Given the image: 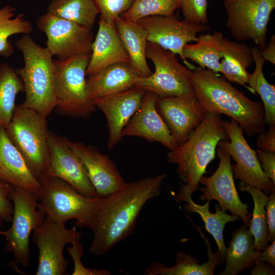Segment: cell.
Here are the masks:
<instances>
[{
    "label": "cell",
    "instance_id": "6da1fadb",
    "mask_svg": "<svg viewBox=\"0 0 275 275\" xmlns=\"http://www.w3.org/2000/svg\"><path fill=\"white\" fill-rule=\"evenodd\" d=\"M167 174L126 182L120 189L101 198L91 230L93 238L89 252L93 255L106 253L133 232L146 203L158 196Z\"/></svg>",
    "mask_w": 275,
    "mask_h": 275
},
{
    "label": "cell",
    "instance_id": "7a4b0ae2",
    "mask_svg": "<svg viewBox=\"0 0 275 275\" xmlns=\"http://www.w3.org/2000/svg\"><path fill=\"white\" fill-rule=\"evenodd\" d=\"M194 93L207 113L225 114L236 121L249 138L264 131V109L232 86L224 77L196 67L191 70Z\"/></svg>",
    "mask_w": 275,
    "mask_h": 275
},
{
    "label": "cell",
    "instance_id": "3957f363",
    "mask_svg": "<svg viewBox=\"0 0 275 275\" xmlns=\"http://www.w3.org/2000/svg\"><path fill=\"white\" fill-rule=\"evenodd\" d=\"M221 114L207 113L188 140L167 155L171 163L177 165V172L182 185L175 198L191 197L198 189L199 181L208 164L215 158L219 141L228 140Z\"/></svg>",
    "mask_w": 275,
    "mask_h": 275
},
{
    "label": "cell",
    "instance_id": "277c9868",
    "mask_svg": "<svg viewBox=\"0 0 275 275\" xmlns=\"http://www.w3.org/2000/svg\"><path fill=\"white\" fill-rule=\"evenodd\" d=\"M15 44L24 63L22 68L15 69L25 92L24 100L19 105L47 118L57 106L52 56L46 47L37 44L28 34L23 35Z\"/></svg>",
    "mask_w": 275,
    "mask_h": 275
},
{
    "label": "cell",
    "instance_id": "5b68a950",
    "mask_svg": "<svg viewBox=\"0 0 275 275\" xmlns=\"http://www.w3.org/2000/svg\"><path fill=\"white\" fill-rule=\"evenodd\" d=\"M38 180L41 190L38 208L46 216L64 225L74 219L78 227L91 229L101 198L86 196L56 177L43 174Z\"/></svg>",
    "mask_w": 275,
    "mask_h": 275
},
{
    "label": "cell",
    "instance_id": "8992f818",
    "mask_svg": "<svg viewBox=\"0 0 275 275\" xmlns=\"http://www.w3.org/2000/svg\"><path fill=\"white\" fill-rule=\"evenodd\" d=\"M5 128L34 176L38 179L45 174L49 160L46 117L18 105Z\"/></svg>",
    "mask_w": 275,
    "mask_h": 275
},
{
    "label": "cell",
    "instance_id": "52a82bcc",
    "mask_svg": "<svg viewBox=\"0 0 275 275\" xmlns=\"http://www.w3.org/2000/svg\"><path fill=\"white\" fill-rule=\"evenodd\" d=\"M90 57L85 55L66 61L54 60L56 107L63 115L87 118L96 109L90 98L86 78Z\"/></svg>",
    "mask_w": 275,
    "mask_h": 275
},
{
    "label": "cell",
    "instance_id": "ba28073f",
    "mask_svg": "<svg viewBox=\"0 0 275 275\" xmlns=\"http://www.w3.org/2000/svg\"><path fill=\"white\" fill-rule=\"evenodd\" d=\"M13 204L12 225L4 231L6 240L4 250L12 253L14 260L11 266L30 264L29 240L32 232L43 221L45 215L38 208V195L19 187H14L10 195Z\"/></svg>",
    "mask_w": 275,
    "mask_h": 275
},
{
    "label": "cell",
    "instance_id": "9c48e42d",
    "mask_svg": "<svg viewBox=\"0 0 275 275\" xmlns=\"http://www.w3.org/2000/svg\"><path fill=\"white\" fill-rule=\"evenodd\" d=\"M146 56L152 61L155 71L148 77H139L135 86L160 98L194 93L190 82L191 70L179 62L176 54L148 41Z\"/></svg>",
    "mask_w": 275,
    "mask_h": 275
},
{
    "label": "cell",
    "instance_id": "30bf717a",
    "mask_svg": "<svg viewBox=\"0 0 275 275\" xmlns=\"http://www.w3.org/2000/svg\"><path fill=\"white\" fill-rule=\"evenodd\" d=\"M226 27L238 42L252 40L260 51L267 45L268 24L275 0H224Z\"/></svg>",
    "mask_w": 275,
    "mask_h": 275
},
{
    "label": "cell",
    "instance_id": "8fae6325",
    "mask_svg": "<svg viewBox=\"0 0 275 275\" xmlns=\"http://www.w3.org/2000/svg\"><path fill=\"white\" fill-rule=\"evenodd\" d=\"M32 240L39 250L36 275H63L69 262L64 256L67 243L79 241L82 236L75 227L67 229L61 224L46 216L33 231Z\"/></svg>",
    "mask_w": 275,
    "mask_h": 275
},
{
    "label": "cell",
    "instance_id": "7c38bea8",
    "mask_svg": "<svg viewBox=\"0 0 275 275\" xmlns=\"http://www.w3.org/2000/svg\"><path fill=\"white\" fill-rule=\"evenodd\" d=\"M228 140L219 142L218 146L224 149L235 161L231 164L233 177L266 195L275 191V183L264 173L256 151L251 148L243 134L242 127L235 120L223 121Z\"/></svg>",
    "mask_w": 275,
    "mask_h": 275
},
{
    "label": "cell",
    "instance_id": "4fadbf2b",
    "mask_svg": "<svg viewBox=\"0 0 275 275\" xmlns=\"http://www.w3.org/2000/svg\"><path fill=\"white\" fill-rule=\"evenodd\" d=\"M37 26L46 35V47L58 60L91 55L93 41L91 30L47 12L38 18Z\"/></svg>",
    "mask_w": 275,
    "mask_h": 275
},
{
    "label": "cell",
    "instance_id": "5bb4252c",
    "mask_svg": "<svg viewBox=\"0 0 275 275\" xmlns=\"http://www.w3.org/2000/svg\"><path fill=\"white\" fill-rule=\"evenodd\" d=\"M147 32V41L178 54L186 67L193 70L196 67L184 59L182 55L184 46L198 40L197 35L210 31L207 24L195 23L173 16L154 15L146 17L137 21Z\"/></svg>",
    "mask_w": 275,
    "mask_h": 275
},
{
    "label": "cell",
    "instance_id": "9a60e30c",
    "mask_svg": "<svg viewBox=\"0 0 275 275\" xmlns=\"http://www.w3.org/2000/svg\"><path fill=\"white\" fill-rule=\"evenodd\" d=\"M217 155L219 163L216 170L210 176H203L200 179L199 183L204 186L199 188L203 193L200 198L202 201L216 200L222 210L230 211L249 227L252 215L248 211V205L241 201L236 190L231 170V157L219 146Z\"/></svg>",
    "mask_w": 275,
    "mask_h": 275
},
{
    "label": "cell",
    "instance_id": "2e32d148",
    "mask_svg": "<svg viewBox=\"0 0 275 275\" xmlns=\"http://www.w3.org/2000/svg\"><path fill=\"white\" fill-rule=\"evenodd\" d=\"M156 107L177 146L188 140L207 113L194 93L158 97Z\"/></svg>",
    "mask_w": 275,
    "mask_h": 275
},
{
    "label": "cell",
    "instance_id": "e0dca14e",
    "mask_svg": "<svg viewBox=\"0 0 275 275\" xmlns=\"http://www.w3.org/2000/svg\"><path fill=\"white\" fill-rule=\"evenodd\" d=\"M48 141L49 160L44 174L64 180L86 196L97 197L85 167L69 146L68 140L49 131Z\"/></svg>",
    "mask_w": 275,
    "mask_h": 275
},
{
    "label": "cell",
    "instance_id": "ac0fdd59",
    "mask_svg": "<svg viewBox=\"0 0 275 275\" xmlns=\"http://www.w3.org/2000/svg\"><path fill=\"white\" fill-rule=\"evenodd\" d=\"M146 91L136 86L92 100L105 115L108 131L107 148L112 149L122 139L121 132L139 108Z\"/></svg>",
    "mask_w": 275,
    "mask_h": 275
},
{
    "label": "cell",
    "instance_id": "d6986e66",
    "mask_svg": "<svg viewBox=\"0 0 275 275\" xmlns=\"http://www.w3.org/2000/svg\"><path fill=\"white\" fill-rule=\"evenodd\" d=\"M68 144L85 167L97 197L104 198L126 183L112 160L96 147L69 140Z\"/></svg>",
    "mask_w": 275,
    "mask_h": 275
},
{
    "label": "cell",
    "instance_id": "ffe728a7",
    "mask_svg": "<svg viewBox=\"0 0 275 275\" xmlns=\"http://www.w3.org/2000/svg\"><path fill=\"white\" fill-rule=\"evenodd\" d=\"M158 96L146 91L140 107L123 129L121 136H137L149 142H159L169 150L178 146L157 111Z\"/></svg>",
    "mask_w": 275,
    "mask_h": 275
},
{
    "label": "cell",
    "instance_id": "44dd1931",
    "mask_svg": "<svg viewBox=\"0 0 275 275\" xmlns=\"http://www.w3.org/2000/svg\"><path fill=\"white\" fill-rule=\"evenodd\" d=\"M129 63V58L117 32L115 23H109L100 17L98 29L91 45L86 76L97 73L111 65Z\"/></svg>",
    "mask_w": 275,
    "mask_h": 275
},
{
    "label": "cell",
    "instance_id": "7402d4cb",
    "mask_svg": "<svg viewBox=\"0 0 275 275\" xmlns=\"http://www.w3.org/2000/svg\"><path fill=\"white\" fill-rule=\"evenodd\" d=\"M0 178L14 187L38 195L41 185L22 156L9 139L4 127L0 126Z\"/></svg>",
    "mask_w": 275,
    "mask_h": 275
},
{
    "label": "cell",
    "instance_id": "603a6c76",
    "mask_svg": "<svg viewBox=\"0 0 275 275\" xmlns=\"http://www.w3.org/2000/svg\"><path fill=\"white\" fill-rule=\"evenodd\" d=\"M200 236L203 238L207 246L208 261L199 264V260L180 251L176 254L175 265L167 267L158 261L152 262L144 270L145 275H213L215 268L222 263L218 251L212 253L209 240L201 231L199 227L194 225Z\"/></svg>",
    "mask_w": 275,
    "mask_h": 275
},
{
    "label": "cell",
    "instance_id": "cb8c5ba5",
    "mask_svg": "<svg viewBox=\"0 0 275 275\" xmlns=\"http://www.w3.org/2000/svg\"><path fill=\"white\" fill-rule=\"evenodd\" d=\"M139 77L129 63L108 66L87 79L90 98L92 100L130 88L135 86Z\"/></svg>",
    "mask_w": 275,
    "mask_h": 275
},
{
    "label": "cell",
    "instance_id": "d4e9b609",
    "mask_svg": "<svg viewBox=\"0 0 275 275\" xmlns=\"http://www.w3.org/2000/svg\"><path fill=\"white\" fill-rule=\"evenodd\" d=\"M115 24L129 58V64L139 76L147 77L153 72L147 62L146 49L148 32L137 22L116 19Z\"/></svg>",
    "mask_w": 275,
    "mask_h": 275
},
{
    "label": "cell",
    "instance_id": "484cf974",
    "mask_svg": "<svg viewBox=\"0 0 275 275\" xmlns=\"http://www.w3.org/2000/svg\"><path fill=\"white\" fill-rule=\"evenodd\" d=\"M223 58L220 63V72L228 81L246 87L255 92L246 85L251 74L246 68L254 63L251 47L238 41L224 39Z\"/></svg>",
    "mask_w": 275,
    "mask_h": 275
},
{
    "label": "cell",
    "instance_id": "4316f807",
    "mask_svg": "<svg viewBox=\"0 0 275 275\" xmlns=\"http://www.w3.org/2000/svg\"><path fill=\"white\" fill-rule=\"evenodd\" d=\"M246 227L243 225L233 233L226 249L225 269L218 274L237 275L259 259L261 252L255 249L253 236Z\"/></svg>",
    "mask_w": 275,
    "mask_h": 275
},
{
    "label": "cell",
    "instance_id": "83f0119b",
    "mask_svg": "<svg viewBox=\"0 0 275 275\" xmlns=\"http://www.w3.org/2000/svg\"><path fill=\"white\" fill-rule=\"evenodd\" d=\"M194 44H186L182 51L184 59H189L200 68L217 73L220 72V63L223 58L222 50L224 39L223 34L215 31L197 36Z\"/></svg>",
    "mask_w": 275,
    "mask_h": 275
},
{
    "label": "cell",
    "instance_id": "f1b7e54d",
    "mask_svg": "<svg viewBox=\"0 0 275 275\" xmlns=\"http://www.w3.org/2000/svg\"><path fill=\"white\" fill-rule=\"evenodd\" d=\"M178 201H185L187 204L184 205V208L187 212L198 213L204 223V228L214 238L218 248V252L222 260L225 259L226 246L224 242V230L225 225L229 222L240 220V218L234 215H230L222 210L218 205L215 206V212L209 211V202L207 201L203 205L195 203L191 197H183Z\"/></svg>",
    "mask_w": 275,
    "mask_h": 275
},
{
    "label": "cell",
    "instance_id": "f546056e",
    "mask_svg": "<svg viewBox=\"0 0 275 275\" xmlns=\"http://www.w3.org/2000/svg\"><path fill=\"white\" fill-rule=\"evenodd\" d=\"M46 12L91 30L99 11L93 0H51Z\"/></svg>",
    "mask_w": 275,
    "mask_h": 275
},
{
    "label": "cell",
    "instance_id": "4dcf8cb0",
    "mask_svg": "<svg viewBox=\"0 0 275 275\" xmlns=\"http://www.w3.org/2000/svg\"><path fill=\"white\" fill-rule=\"evenodd\" d=\"M255 69L248 80L249 87L261 97L264 109V121L269 126L275 124V86L265 78L263 67L265 60L258 46L251 47Z\"/></svg>",
    "mask_w": 275,
    "mask_h": 275
},
{
    "label": "cell",
    "instance_id": "1f68e13d",
    "mask_svg": "<svg viewBox=\"0 0 275 275\" xmlns=\"http://www.w3.org/2000/svg\"><path fill=\"white\" fill-rule=\"evenodd\" d=\"M239 188L242 191L249 193L253 198L254 208L249 229L254 238L255 249L261 252L268 246L269 242L265 210L269 197L261 189L242 181Z\"/></svg>",
    "mask_w": 275,
    "mask_h": 275
},
{
    "label": "cell",
    "instance_id": "d6a6232c",
    "mask_svg": "<svg viewBox=\"0 0 275 275\" xmlns=\"http://www.w3.org/2000/svg\"><path fill=\"white\" fill-rule=\"evenodd\" d=\"M24 86L15 70L7 63L0 65V126L6 127L11 120L16 107L17 95Z\"/></svg>",
    "mask_w": 275,
    "mask_h": 275
},
{
    "label": "cell",
    "instance_id": "836d02e7",
    "mask_svg": "<svg viewBox=\"0 0 275 275\" xmlns=\"http://www.w3.org/2000/svg\"><path fill=\"white\" fill-rule=\"evenodd\" d=\"M16 9L6 5L0 9V56L10 57L14 52V46L9 38L17 34H29L33 31L32 23L23 13L15 16Z\"/></svg>",
    "mask_w": 275,
    "mask_h": 275
},
{
    "label": "cell",
    "instance_id": "e575fe53",
    "mask_svg": "<svg viewBox=\"0 0 275 275\" xmlns=\"http://www.w3.org/2000/svg\"><path fill=\"white\" fill-rule=\"evenodd\" d=\"M179 8H180L179 0H134L129 8L121 14L120 17L137 22L151 16H173Z\"/></svg>",
    "mask_w": 275,
    "mask_h": 275
},
{
    "label": "cell",
    "instance_id": "d590c367",
    "mask_svg": "<svg viewBox=\"0 0 275 275\" xmlns=\"http://www.w3.org/2000/svg\"><path fill=\"white\" fill-rule=\"evenodd\" d=\"M184 19L195 23L207 24V0H179Z\"/></svg>",
    "mask_w": 275,
    "mask_h": 275
},
{
    "label": "cell",
    "instance_id": "8d00e7d4",
    "mask_svg": "<svg viewBox=\"0 0 275 275\" xmlns=\"http://www.w3.org/2000/svg\"><path fill=\"white\" fill-rule=\"evenodd\" d=\"M97 6L100 17L109 23H114L121 14L127 10L134 0H93Z\"/></svg>",
    "mask_w": 275,
    "mask_h": 275
},
{
    "label": "cell",
    "instance_id": "74e56055",
    "mask_svg": "<svg viewBox=\"0 0 275 275\" xmlns=\"http://www.w3.org/2000/svg\"><path fill=\"white\" fill-rule=\"evenodd\" d=\"M67 251L72 258L74 267L72 275H109L111 272L106 269H92L85 267L82 264L81 258L84 254V249L81 243L74 242L71 246L67 248Z\"/></svg>",
    "mask_w": 275,
    "mask_h": 275
},
{
    "label": "cell",
    "instance_id": "f35d334b",
    "mask_svg": "<svg viewBox=\"0 0 275 275\" xmlns=\"http://www.w3.org/2000/svg\"><path fill=\"white\" fill-rule=\"evenodd\" d=\"M14 186L0 178V217L7 222H11L13 204L10 195Z\"/></svg>",
    "mask_w": 275,
    "mask_h": 275
},
{
    "label": "cell",
    "instance_id": "ab89813d",
    "mask_svg": "<svg viewBox=\"0 0 275 275\" xmlns=\"http://www.w3.org/2000/svg\"><path fill=\"white\" fill-rule=\"evenodd\" d=\"M256 152L264 173L275 183V152L258 149Z\"/></svg>",
    "mask_w": 275,
    "mask_h": 275
},
{
    "label": "cell",
    "instance_id": "60d3db41",
    "mask_svg": "<svg viewBox=\"0 0 275 275\" xmlns=\"http://www.w3.org/2000/svg\"><path fill=\"white\" fill-rule=\"evenodd\" d=\"M257 146L258 149L264 151L275 152V124L270 125L268 130L258 134Z\"/></svg>",
    "mask_w": 275,
    "mask_h": 275
},
{
    "label": "cell",
    "instance_id": "b9f144b4",
    "mask_svg": "<svg viewBox=\"0 0 275 275\" xmlns=\"http://www.w3.org/2000/svg\"><path fill=\"white\" fill-rule=\"evenodd\" d=\"M265 207L269 241L272 242L275 240V191L270 195Z\"/></svg>",
    "mask_w": 275,
    "mask_h": 275
},
{
    "label": "cell",
    "instance_id": "7bdbcfd3",
    "mask_svg": "<svg viewBox=\"0 0 275 275\" xmlns=\"http://www.w3.org/2000/svg\"><path fill=\"white\" fill-rule=\"evenodd\" d=\"M274 267L271 264L257 260L250 268L252 275H274Z\"/></svg>",
    "mask_w": 275,
    "mask_h": 275
},
{
    "label": "cell",
    "instance_id": "ee69618b",
    "mask_svg": "<svg viewBox=\"0 0 275 275\" xmlns=\"http://www.w3.org/2000/svg\"><path fill=\"white\" fill-rule=\"evenodd\" d=\"M261 56L265 61L275 64V35L271 37L266 46L260 51Z\"/></svg>",
    "mask_w": 275,
    "mask_h": 275
},
{
    "label": "cell",
    "instance_id": "f6af8a7d",
    "mask_svg": "<svg viewBox=\"0 0 275 275\" xmlns=\"http://www.w3.org/2000/svg\"><path fill=\"white\" fill-rule=\"evenodd\" d=\"M261 253L259 260L267 262L275 266V241H272V243L263 250Z\"/></svg>",
    "mask_w": 275,
    "mask_h": 275
},
{
    "label": "cell",
    "instance_id": "bcb514c9",
    "mask_svg": "<svg viewBox=\"0 0 275 275\" xmlns=\"http://www.w3.org/2000/svg\"><path fill=\"white\" fill-rule=\"evenodd\" d=\"M3 219L0 217V227L3 224ZM4 231L0 230V235H3Z\"/></svg>",
    "mask_w": 275,
    "mask_h": 275
},
{
    "label": "cell",
    "instance_id": "7dc6e473",
    "mask_svg": "<svg viewBox=\"0 0 275 275\" xmlns=\"http://www.w3.org/2000/svg\"><path fill=\"white\" fill-rule=\"evenodd\" d=\"M225 1H234V0H225Z\"/></svg>",
    "mask_w": 275,
    "mask_h": 275
}]
</instances>
